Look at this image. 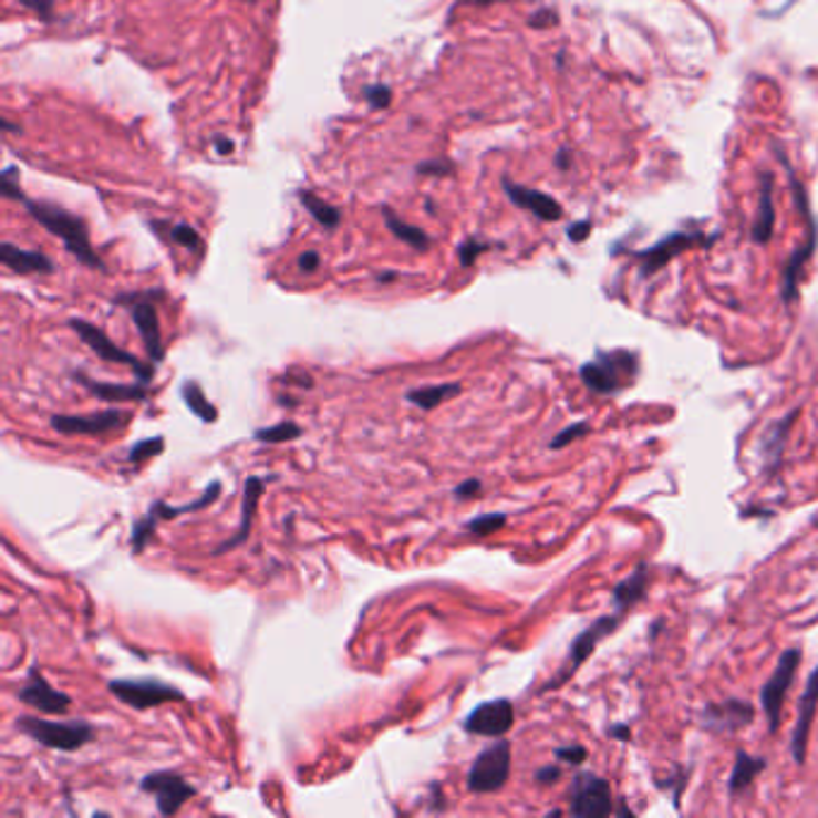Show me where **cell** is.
<instances>
[{"label": "cell", "instance_id": "cell-22", "mask_svg": "<svg viewBox=\"0 0 818 818\" xmlns=\"http://www.w3.org/2000/svg\"><path fill=\"white\" fill-rule=\"evenodd\" d=\"M75 380L87 390L90 394H94L96 398L102 401H145L149 396V386L147 382H137V384H116V382H94L82 372H75Z\"/></svg>", "mask_w": 818, "mask_h": 818}, {"label": "cell", "instance_id": "cell-39", "mask_svg": "<svg viewBox=\"0 0 818 818\" xmlns=\"http://www.w3.org/2000/svg\"><path fill=\"white\" fill-rule=\"evenodd\" d=\"M588 433H591V425H588V423H573V425L565 427L562 433H559V435L550 442V447H552V449H562V447H567V444H571V442H577V439L586 437Z\"/></svg>", "mask_w": 818, "mask_h": 818}, {"label": "cell", "instance_id": "cell-26", "mask_svg": "<svg viewBox=\"0 0 818 818\" xmlns=\"http://www.w3.org/2000/svg\"><path fill=\"white\" fill-rule=\"evenodd\" d=\"M382 217H384V224L390 231L398 238L404 240L408 248H413L415 252H427L429 246H433V240H429V236L423 231L421 226H411L406 224L404 219L398 217V214L392 209V207H382Z\"/></svg>", "mask_w": 818, "mask_h": 818}, {"label": "cell", "instance_id": "cell-1", "mask_svg": "<svg viewBox=\"0 0 818 818\" xmlns=\"http://www.w3.org/2000/svg\"><path fill=\"white\" fill-rule=\"evenodd\" d=\"M22 205L27 207V211H30V217L37 224L44 226L51 236L61 238L65 250L73 257H77L82 265H87V267L99 269V271H106V265L102 262V257H99L92 248L90 228H87V224H84L82 217H77V214L68 211L59 205L37 203V199H24Z\"/></svg>", "mask_w": 818, "mask_h": 818}, {"label": "cell", "instance_id": "cell-40", "mask_svg": "<svg viewBox=\"0 0 818 818\" xmlns=\"http://www.w3.org/2000/svg\"><path fill=\"white\" fill-rule=\"evenodd\" d=\"M22 8H27L30 12L41 20V22H53L55 18V3L53 0H18Z\"/></svg>", "mask_w": 818, "mask_h": 818}, {"label": "cell", "instance_id": "cell-43", "mask_svg": "<svg viewBox=\"0 0 818 818\" xmlns=\"http://www.w3.org/2000/svg\"><path fill=\"white\" fill-rule=\"evenodd\" d=\"M480 490H483V483L478 478H470V480L454 487V497L456 499H473Z\"/></svg>", "mask_w": 818, "mask_h": 818}, {"label": "cell", "instance_id": "cell-50", "mask_svg": "<svg viewBox=\"0 0 818 818\" xmlns=\"http://www.w3.org/2000/svg\"><path fill=\"white\" fill-rule=\"evenodd\" d=\"M394 279H398L396 271H384V275H377V281H380V283H390V281H394Z\"/></svg>", "mask_w": 818, "mask_h": 818}, {"label": "cell", "instance_id": "cell-7", "mask_svg": "<svg viewBox=\"0 0 818 818\" xmlns=\"http://www.w3.org/2000/svg\"><path fill=\"white\" fill-rule=\"evenodd\" d=\"M569 811L579 818L612 816L614 801L610 783L593 773H579L569 789Z\"/></svg>", "mask_w": 818, "mask_h": 818}, {"label": "cell", "instance_id": "cell-41", "mask_svg": "<svg viewBox=\"0 0 818 818\" xmlns=\"http://www.w3.org/2000/svg\"><path fill=\"white\" fill-rule=\"evenodd\" d=\"M555 756L559 760H565V764H571V766H581L588 752L583 749V746H562V749H557Z\"/></svg>", "mask_w": 818, "mask_h": 818}, {"label": "cell", "instance_id": "cell-8", "mask_svg": "<svg viewBox=\"0 0 818 818\" xmlns=\"http://www.w3.org/2000/svg\"><path fill=\"white\" fill-rule=\"evenodd\" d=\"M219 495H221V483L214 480L211 485H207V490L203 495H199L193 501H188V505H183V507H170L168 501H164V499L154 501V505L147 511V516H142V519L135 521V526H133V552L139 555L142 550L147 548V542H149V538L154 534L156 524L164 521V519H178V516H183V514H193V511H199V509H207L211 505V501L219 499Z\"/></svg>", "mask_w": 818, "mask_h": 818}, {"label": "cell", "instance_id": "cell-35", "mask_svg": "<svg viewBox=\"0 0 818 818\" xmlns=\"http://www.w3.org/2000/svg\"><path fill=\"white\" fill-rule=\"evenodd\" d=\"M0 193H3L6 199H12V203H24L27 195L20 185V176L18 168H6L3 176H0Z\"/></svg>", "mask_w": 818, "mask_h": 818}, {"label": "cell", "instance_id": "cell-29", "mask_svg": "<svg viewBox=\"0 0 818 818\" xmlns=\"http://www.w3.org/2000/svg\"><path fill=\"white\" fill-rule=\"evenodd\" d=\"M298 199H300V205L308 209V214H312V219L322 224L327 231H336V228L341 226V211L334 205H329L327 199L318 197L314 193H308V190H300Z\"/></svg>", "mask_w": 818, "mask_h": 818}, {"label": "cell", "instance_id": "cell-19", "mask_svg": "<svg viewBox=\"0 0 818 818\" xmlns=\"http://www.w3.org/2000/svg\"><path fill=\"white\" fill-rule=\"evenodd\" d=\"M754 717V708L746 701H725V703H711L706 711L701 713V725L713 732H729L749 725Z\"/></svg>", "mask_w": 818, "mask_h": 818}, {"label": "cell", "instance_id": "cell-15", "mask_svg": "<svg viewBox=\"0 0 818 818\" xmlns=\"http://www.w3.org/2000/svg\"><path fill=\"white\" fill-rule=\"evenodd\" d=\"M713 238H706L703 234H672L667 236L665 240H660L657 246L649 248L639 252V260H641V277H653L655 271L663 269L665 265H670V260H674L680 252L688 250V248H696V246H711Z\"/></svg>", "mask_w": 818, "mask_h": 818}, {"label": "cell", "instance_id": "cell-5", "mask_svg": "<svg viewBox=\"0 0 818 818\" xmlns=\"http://www.w3.org/2000/svg\"><path fill=\"white\" fill-rule=\"evenodd\" d=\"M511 773V744L499 737L493 746L483 749L466 775V787L476 795H493L507 785Z\"/></svg>", "mask_w": 818, "mask_h": 818}, {"label": "cell", "instance_id": "cell-37", "mask_svg": "<svg viewBox=\"0 0 818 818\" xmlns=\"http://www.w3.org/2000/svg\"><path fill=\"white\" fill-rule=\"evenodd\" d=\"M363 96H365V102L372 106V108H375V111H384V108H390V104H392V90L390 87H386V84H367V87H365V92H363Z\"/></svg>", "mask_w": 818, "mask_h": 818}, {"label": "cell", "instance_id": "cell-53", "mask_svg": "<svg viewBox=\"0 0 818 818\" xmlns=\"http://www.w3.org/2000/svg\"><path fill=\"white\" fill-rule=\"evenodd\" d=\"M248 3H255V0H248Z\"/></svg>", "mask_w": 818, "mask_h": 818}, {"label": "cell", "instance_id": "cell-20", "mask_svg": "<svg viewBox=\"0 0 818 818\" xmlns=\"http://www.w3.org/2000/svg\"><path fill=\"white\" fill-rule=\"evenodd\" d=\"M267 478H260V476H250L246 480V490H242V514H240V526L236 530V536L228 538L226 542H221L217 550H214V555H224L228 550L238 548V545L246 542L250 538V528H252V519H255V509H257V501H260L265 487H267Z\"/></svg>", "mask_w": 818, "mask_h": 818}, {"label": "cell", "instance_id": "cell-36", "mask_svg": "<svg viewBox=\"0 0 818 818\" xmlns=\"http://www.w3.org/2000/svg\"><path fill=\"white\" fill-rule=\"evenodd\" d=\"M454 164L449 159H444V156H437V159H429V162H423L415 166V174L418 176H437V178H449L454 176Z\"/></svg>", "mask_w": 818, "mask_h": 818}, {"label": "cell", "instance_id": "cell-49", "mask_svg": "<svg viewBox=\"0 0 818 818\" xmlns=\"http://www.w3.org/2000/svg\"><path fill=\"white\" fill-rule=\"evenodd\" d=\"M569 164H571L569 152L567 149H559V154H557V166L559 168H569Z\"/></svg>", "mask_w": 818, "mask_h": 818}, {"label": "cell", "instance_id": "cell-31", "mask_svg": "<svg viewBox=\"0 0 818 818\" xmlns=\"http://www.w3.org/2000/svg\"><path fill=\"white\" fill-rule=\"evenodd\" d=\"M300 435H303V427H300L293 421H283V423H277L271 427H260L255 433V439L265 442V444H281V442L298 439Z\"/></svg>", "mask_w": 818, "mask_h": 818}, {"label": "cell", "instance_id": "cell-46", "mask_svg": "<svg viewBox=\"0 0 818 818\" xmlns=\"http://www.w3.org/2000/svg\"><path fill=\"white\" fill-rule=\"evenodd\" d=\"M569 238L573 240V242H581V240H586L588 238V234H591V221H579V224H573V226H569Z\"/></svg>", "mask_w": 818, "mask_h": 818}, {"label": "cell", "instance_id": "cell-3", "mask_svg": "<svg viewBox=\"0 0 818 818\" xmlns=\"http://www.w3.org/2000/svg\"><path fill=\"white\" fill-rule=\"evenodd\" d=\"M18 729L55 752H77L94 739V727L84 721H44V717L22 715L18 717Z\"/></svg>", "mask_w": 818, "mask_h": 818}, {"label": "cell", "instance_id": "cell-42", "mask_svg": "<svg viewBox=\"0 0 818 818\" xmlns=\"http://www.w3.org/2000/svg\"><path fill=\"white\" fill-rule=\"evenodd\" d=\"M528 24L534 27V30H548V27H555V24H557L555 10H548V8H545V10H538L536 15H530V18H528Z\"/></svg>", "mask_w": 818, "mask_h": 818}, {"label": "cell", "instance_id": "cell-14", "mask_svg": "<svg viewBox=\"0 0 818 818\" xmlns=\"http://www.w3.org/2000/svg\"><path fill=\"white\" fill-rule=\"evenodd\" d=\"M514 703L509 698H495L485 701L478 708H473L464 721V729L468 735L478 737H493L499 739L514 727Z\"/></svg>", "mask_w": 818, "mask_h": 818}, {"label": "cell", "instance_id": "cell-18", "mask_svg": "<svg viewBox=\"0 0 818 818\" xmlns=\"http://www.w3.org/2000/svg\"><path fill=\"white\" fill-rule=\"evenodd\" d=\"M501 188H505L507 197L511 199L516 207L530 211L540 221H559V219H562V205H559L557 199H552L550 195H545V193L534 190V188H526V185L511 183V180L501 183Z\"/></svg>", "mask_w": 818, "mask_h": 818}, {"label": "cell", "instance_id": "cell-32", "mask_svg": "<svg viewBox=\"0 0 818 818\" xmlns=\"http://www.w3.org/2000/svg\"><path fill=\"white\" fill-rule=\"evenodd\" d=\"M505 526H507V514H483V516H476V519H470L466 524V530L473 536H493Z\"/></svg>", "mask_w": 818, "mask_h": 818}, {"label": "cell", "instance_id": "cell-51", "mask_svg": "<svg viewBox=\"0 0 818 818\" xmlns=\"http://www.w3.org/2000/svg\"><path fill=\"white\" fill-rule=\"evenodd\" d=\"M0 123H3V131L6 133H20V125H12L8 118H3Z\"/></svg>", "mask_w": 818, "mask_h": 818}, {"label": "cell", "instance_id": "cell-10", "mask_svg": "<svg viewBox=\"0 0 818 818\" xmlns=\"http://www.w3.org/2000/svg\"><path fill=\"white\" fill-rule=\"evenodd\" d=\"M108 692L135 711L156 708L168 701H180L183 692L159 680H111Z\"/></svg>", "mask_w": 818, "mask_h": 818}, {"label": "cell", "instance_id": "cell-38", "mask_svg": "<svg viewBox=\"0 0 818 818\" xmlns=\"http://www.w3.org/2000/svg\"><path fill=\"white\" fill-rule=\"evenodd\" d=\"M485 250H490L487 242H480L478 238H468L458 246V262H462V267H473Z\"/></svg>", "mask_w": 818, "mask_h": 818}, {"label": "cell", "instance_id": "cell-23", "mask_svg": "<svg viewBox=\"0 0 818 818\" xmlns=\"http://www.w3.org/2000/svg\"><path fill=\"white\" fill-rule=\"evenodd\" d=\"M649 579H651V571L645 565H639L636 571L631 573V577H627L624 581H620L614 586V593H612V600H614V608L617 612H627L629 608H634L636 602L645 596V591H649Z\"/></svg>", "mask_w": 818, "mask_h": 818}, {"label": "cell", "instance_id": "cell-2", "mask_svg": "<svg viewBox=\"0 0 818 818\" xmlns=\"http://www.w3.org/2000/svg\"><path fill=\"white\" fill-rule=\"evenodd\" d=\"M639 377V358L629 351L598 353L596 361L581 367V380L593 394H617Z\"/></svg>", "mask_w": 818, "mask_h": 818}, {"label": "cell", "instance_id": "cell-24", "mask_svg": "<svg viewBox=\"0 0 818 818\" xmlns=\"http://www.w3.org/2000/svg\"><path fill=\"white\" fill-rule=\"evenodd\" d=\"M797 418H799V411H789L785 418L775 423L764 435V439H760V454H764L766 466L770 470L780 464V456H783V449H785V442L789 437V429H793Z\"/></svg>", "mask_w": 818, "mask_h": 818}, {"label": "cell", "instance_id": "cell-6", "mask_svg": "<svg viewBox=\"0 0 818 818\" xmlns=\"http://www.w3.org/2000/svg\"><path fill=\"white\" fill-rule=\"evenodd\" d=\"M799 663H801V649H787L780 655L778 667H775V672L770 674V680L764 684V688H760V708H764L768 717L770 732H778L780 727L785 698H787L789 686L795 684Z\"/></svg>", "mask_w": 818, "mask_h": 818}, {"label": "cell", "instance_id": "cell-25", "mask_svg": "<svg viewBox=\"0 0 818 818\" xmlns=\"http://www.w3.org/2000/svg\"><path fill=\"white\" fill-rule=\"evenodd\" d=\"M775 228V205H773V180L768 174L760 176V203H758V217L752 228V238L760 246H766L773 236Z\"/></svg>", "mask_w": 818, "mask_h": 818}, {"label": "cell", "instance_id": "cell-28", "mask_svg": "<svg viewBox=\"0 0 818 818\" xmlns=\"http://www.w3.org/2000/svg\"><path fill=\"white\" fill-rule=\"evenodd\" d=\"M766 770V760L758 758V756H749L746 752H739L737 754V760H735V768H732V775H729V793L737 795L742 793V789L749 787L758 773Z\"/></svg>", "mask_w": 818, "mask_h": 818}, {"label": "cell", "instance_id": "cell-27", "mask_svg": "<svg viewBox=\"0 0 818 818\" xmlns=\"http://www.w3.org/2000/svg\"><path fill=\"white\" fill-rule=\"evenodd\" d=\"M458 394H462V384L444 382V384H427V386H418V390H411L406 394V401L421 411H435L439 404H444V401H449Z\"/></svg>", "mask_w": 818, "mask_h": 818}, {"label": "cell", "instance_id": "cell-30", "mask_svg": "<svg viewBox=\"0 0 818 818\" xmlns=\"http://www.w3.org/2000/svg\"><path fill=\"white\" fill-rule=\"evenodd\" d=\"M180 396L185 401V406H188L193 411V415H197L199 421H203V423L217 421V415H219L217 406L209 404L205 392H203V386H199L195 380H185L180 384Z\"/></svg>", "mask_w": 818, "mask_h": 818}, {"label": "cell", "instance_id": "cell-11", "mask_svg": "<svg viewBox=\"0 0 818 818\" xmlns=\"http://www.w3.org/2000/svg\"><path fill=\"white\" fill-rule=\"evenodd\" d=\"M139 789L142 793L156 797V807H159L162 816L178 814L183 809V804L190 797H195L197 793L190 783H185L183 775L174 770H159V773L145 775V778L139 780Z\"/></svg>", "mask_w": 818, "mask_h": 818}, {"label": "cell", "instance_id": "cell-4", "mask_svg": "<svg viewBox=\"0 0 818 818\" xmlns=\"http://www.w3.org/2000/svg\"><path fill=\"white\" fill-rule=\"evenodd\" d=\"M154 298H166L162 289H147V291H131L121 293L113 298V303L123 306L131 312V320L135 322L137 332L145 343L149 361L156 365L164 361V341H162V324H159V312H156Z\"/></svg>", "mask_w": 818, "mask_h": 818}, {"label": "cell", "instance_id": "cell-47", "mask_svg": "<svg viewBox=\"0 0 818 818\" xmlns=\"http://www.w3.org/2000/svg\"><path fill=\"white\" fill-rule=\"evenodd\" d=\"M214 149H217V154H219V156H228V154H234L236 145H234V142L228 139V137L217 135V137H214Z\"/></svg>", "mask_w": 818, "mask_h": 818}, {"label": "cell", "instance_id": "cell-45", "mask_svg": "<svg viewBox=\"0 0 818 818\" xmlns=\"http://www.w3.org/2000/svg\"><path fill=\"white\" fill-rule=\"evenodd\" d=\"M559 778H562V768L557 766H545L536 773V783L540 785H555Z\"/></svg>", "mask_w": 818, "mask_h": 818}, {"label": "cell", "instance_id": "cell-34", "mask_svg": "<svg viewBox=\"0 0 818 818\" xmlns=\"http://www.w3.org/2000/svg\"><path fill=\"white\" fill-rule=\"evenodd\" d=\"M164 447H166L164 437H147V439H142V442L135 444V447L131 449V454H127V462H135V464L147 462V458L162 454Z\"/></svg>", "mask_w": 818, "mask_h": 818}, {"label": "cell", "instance_id": "cell-17", "mask_svg": "<svg viewBox=\"0 0 818 818\" xmlns=\"http://www.w3.org/2000/svg\"><path fill=\"white\" fill-rule=\"evenodd\" d=\"M816 708H818V667L809 674L807 688H804V694L799 698V717L793 732V758L797 760V766H801L804 758H807L809 732L816 717Z\"/></svg>", "mask_w": 818, "mask_h": 818}, {"label": "cell", "instance_id": "cell-48", "mask_svg": "<svg viewBox=\"0 0 818 818\" xmlns=\"http://www.w3.org/2000/svg\"><path fill=\"white\" fill-rule=\"evenodd\" d=\"M610 735L624 742V739H629V737H631V732H629V727H627V725H617V727H612V729H610Z\"/></svg>", "mask_w": 818, "mask_h": 818}, {"label": "cell", "instance_id": "cell-44", "mask_svg": "<svg viewBox=\"0 0 818 818\" xmlns=\"http://www.w3.org/2000/svg\"><path fill=\"white\" fill-rule=\"evenodd\" d=\"M320 262H322L320 255L314 250H308V252H303L298 257V267H300V271H306V275H310V271H318Z\"/></svg>", "mask_w": 818, "mask_h": 818}, {"label": "cell", "instance_id": "cell-16", "mask_svg": "<svg viewBox=\"0 0 818 818\" xmlns=\"http://www.w3.org/2000/svg\"><path fill=\"white\" fill-rule=\"evenodd\" d=\"M18 698L24 703V706H32L39 713H65L70 708V698L68 694L53 688L44 674H41L37 667L30 670V677H27V684L18 692Z\"/></svg>", "mask_w": 818, "mask_h": 818}, {"label": "cell", "instance_id": "cell-33", "mask_svg": "<svg viewBox=\"0 0 818 818\" xmlns=\"http://www.w3.org/2000/svg\"><path fill=\"white\" fill-rule=\"evenodd\" d=\"M168 238L176 242V246L185 248V250H193V252H203V238H199V234L195 231L193 226L188 224H176V226H168Z\"/></svg>", "mask_w": 818, "mask_h": 818}, {"label": "cell", "instance_id": "cell-13", "mask_svg": "<svg viewBox=\"0 0 818 818\" xmlns=\"http://www.w3.org/2000/svg\"><path fill=\"white\" fill-rule=\"evenodd\" d=\"M131 421V413L121 408H108L99 413H84V415H65L55 413L51 415V427L61 435H104L111 429L123 427Z\"/></svg>", "mask_w": 818, "mask_h": 818}, {"label": "cell", "instance_id": "cell-52", "mask_svg": "<svg viewBox=\"0 0 818 818\" xmlns=\"http://www.w3.org/2000/svg\"><path fill=\"white\" fill-rule=\"evenodd\" d=\"M468 3H473V6H490V3H497V0H468Z\"/></svg>", "mask_w": 818, "mask_h": 818}, {"label": "cell", "instance_id": "cell-9", "mask_svg": "<svg viewBox=\"0 0 818 818\" xmlns=\"http://www.w3.org/2000/svg\"><path fill=\"white\" fill-rule=\"evenodd\" d=\"M68 324H70V329H73V332L80 336V341L84 343V346H90V349L96 353V358H102V361H106V363L127 365L131 370H135V375H137L142 382H149V380L154 377V363H152V365H145V363L139 361L137 355L127 353L125 349L116 346V343H113V341L106 336L104 329H99L96 324H92V322H87V320H80V318H73V320L68 322Z\"/></svg>", "mask_w": 818, "mask_h": 818}, {"label": "cell", "instance_id": "cell-21", "mask_svg": "<svg viewBox=\"0 0 818 818\" xmlns=\"http://www.w3.org/2000/svg\"><path fill=\"white\" fill-rule=\"evenodd\" d=\"M0 262L15 271V275H51L55 269V265L44 252L22 250L18 246H12V242H3V246H0Z\"/></svg>", "mask_w": 818, "mask_h": 818}, {"label": "cell", "instance_id": "cell-12", "mask_svg": "<svg viewBox=\"0 0 818 818\" xmlns=\"http://www.w3.org/2000/svg\"><path fill=\"white\" fill-rule=\"evenodd\" d=\"M617 627H620V612L608 614V617H600L598 622H593L591 627H586V631H581V634L577 639H573V643H571L569 667H565L562 674H557V677L550 684H545V692H550V688H557V686L567 684V680L571 677V674L577 672L586 663V660L593 655L596 645L602 639H605V636H610Z\"/></svg>", "mask_w": 818, "mask_h": 818}]
</instances>
